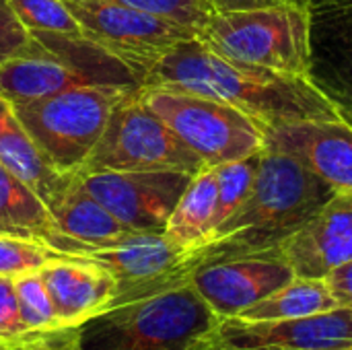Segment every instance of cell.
I'll return each mask as SVG.
<instances>
[{
	"label": "cell",
	"instance_id": "cell-1",
	"mask_svg": "<svg viewBox=\"0 0 352 350\" xmlns=\"http://www.w3.org/2000/svg\"><path fill=\"white\" fill-rule=\"evenodd\" d=\"M142 89H175L229 103L264 130L303 120L344 118L311 76L225 60L196 37L161 56L148 68Z\"/></svg>",
	"mask_w": 352,
	"mask_h": 350
},
{
	"label": "cell",
	"instance_id": "cell-2",
	"mask_svg": "<svg viewBox=\"0 0 352 350\" xmlns=\"http://www.w3.org/2000/svg\"><path fill=\"white\" fill-rule=\"evenodd\" d=\"M334 194V188L295 157L264 146L248 198L198 248L200 260L280 250Z\"/></svg>",
	"mask_w": 352,
	"mask_h": 350
},
{
	"label": "cell",
	"instance_id": "cell-3",
	"mask_svg": "<svg viewBox=\"0 0 352 350\" xmlns=\"http://www.w3.org/2000/svg\"><path fill=\"white\" fill-rule=\"evenodd\" d=\"M76 87L140 91L142 78L128 62L85 35L29 31L27 43L0 62V99L10 105Z\"/></svg>",
	"mask_w": 352,
	"mask_h": 350
},
{
	"label": "cell",
	"instance_id": "cell-4",
	"mask_svg": "<svg viewBox=\"0 0 352 350\" xmlns=\"http://www.w3.org/2000/svg\"><path fill=\"white\" fill-rule=\"evenodd\" d=\"M223 320L192 283L107 307L76 328L80 350H198Z\"/></svg>",
	"mask_w": 352,
	"mask_h": 350
},
{
	"label": "cell",
	"instance_id": "cell-5",
	"mask_svg": "<svg viewBox=\"0 0 352 350\" xmlns=\"http://www.w3.org/2000/svg\"><path fill=\"white\" fill-rule=\"evenodd\" d=\"M217 56L293 76L311 74L309 0L217 12L196 33Z\"/></svg>",
	"mask_w": 352,
	"mask_h": 350
},
{
	"label": "cell",
	"instance_id": "cell-6",
	"mask_svg": "<svg viewBox=\"0 0 352 350\" xmlns=\"http://www.w3.org/2000/svg\"><path fill=\"white\" fill-rule=\"evenodd\" d=\"M124 91L76 87L58 95L12 105V111L47 163L60 173H78L97 146Z\"/></svg>",
	"mask_w": 352,
	"mask_h": 350
},
{
	"label": "cell",
	"instance_id": "cell-7",
	"mask_svg": "<svg viewBox=\"0 0 352 350\" xmlns=\"http://www.w3.org/2000/svg\"><path fill=\"white\" fill-rule=\"evenodd\" d=\"M140 97L204 165L245 159L266 144V130L229 103L175 89H140Z\"/></svg>",
	"mask_w": 352,
	"mask_h": 350
},
{
	"label": "cell",
	"instance_id": "cell-8",
	"mask_svg": "<svg viewBox=\"0 0 352 350\" xmlns=\"http://www.w3.org/2000/svg\"><path fill=\"white\" fill-rule=\"evenodd\" d=\"M202 167V159L144 105L140 91H132L113 107L97 146L78 173L148 169L196 173Z\"/></svg>",
	"mask_w": 352,
	"mask_h": 350
},
{
	"label": "cell",
	"instance_id": "cell-9",
	"mask_svg": "<svg viewBox=\"0 0 352 350\" xmlns=\"http://www.w3.org/2000/svg\"><path fill=\"white\" fill-rule=\"evenodd\" d=\"M80 33L128 62L142 78L148 68L177 43L196 37V31L132 6L105 0H64Z\"/></svg>",
	"mask_w": 352,
	"mask_h": 350
},
{
	"label": "cell",
	"instance_id": "cell-10",
	"mask_svg": "<svg viewBox=\"0 0 352 350\" xmlns=\"http://www.w3.org/2000/svg\"><path fill=\"white\" fill-rule=\"evenodd\" d=\"M85 258L99 262L113 274L116 297L109 307L182 287L202 264L198 250H182L165 233L144 231H134L116 245L91 250Z\"/></svg>",
	"mask_w": 352,
	"mask_h": 350
},
{
	"label": "cell",
	"instance_id": "cell-11",
	"mask_svg": "<svg viewBox=\"0 0 352 350\" xmlns=\"http://www.w3.org/2000/svg\"><path fill=\"white\" fill-rule=\"evenodd\" d=\"M194 173L173 169L91 171L78 182L99 204L132 231L163 233L167 219Z\"/></svg>",
	"mask_w": 352,
	"mask_h": 350
},
{
	"label": "cell",
	"instance_id": "cell-12",
	"mask_svg": "<svg viewBox=\"0 0 352 350\" xmlns=\"http://www.w3.org/2000/svg\"><path fill=\"white\" fill-rule=\"evenodd\" d=\"M295 278L280 250L212 258L192 272V287L221 318L231 320Z\"/></svg>",
	"mask_w": 352,
	"mask_h": 350
},
{
	"label": "cell",
	"instance_id": "cell-13",
	"mask_svg": "<svg viewBox=\"0 0 352 350\" xmlns=\"http://www.w3.org/2000/svg\"><path fill=\"white\" fill-rule=\"evenodd\" d=\"M219 340L227 350H352V309L278 322L223 320Z\"/></svg>",
	"mask_w": 352,
	"mask_h": 350
},
{
	"label": "cell",
	"instance_id": "cell-14",
	"mask_svg": "<svg viewBox=\"0 0 352 350\" xmlns=\"http://www.w3.org/2000/svg\"><path fill=\"white\" fill-rule=\"evenodd\" d=\"M264 146L295 157L336 192H352V124L349 120L280 124L266 130Z\"/></svg>",
	"mask_w": 352,
	"mask_h": 350
},
{
	"label": "cell",
	"instance_id": "cell-15",
	"mask_svg": "<svg viewBox=\"0 0 352 350\" xmlns=\"http://www.w3.org/2000/svg\"><path fill=\"white\" fill-rule=\"evenodd\" d=\"M311 80L352 124V0H309Z\"/></svg>",
	"mask_w": 352,
	"mask_h": 350
},
{
	"label": "cell",
	"instance_id": "cell-16",
	"mask_svg": "<svg viewBox=\"0 0 352 350\" xmlns=\"http://www.w3.org/2000/svg\"><path fill=\"white\" fill-rule=\"evenodd\" d=\"M295 276L324 278L352 260V192H336L322 210L280 245Z\"/></svg>",
	"mask_w": 352,
	"mask_h": 350
},
{
	"label": "cell",
	"instance_id": "cell-17",
	"mask_svg": "<svg viewBox=\"0 0 352 350\" xmlns=\"http://www.w3.org/2000/svg\"><path fill=\"white\" fill-rule=\"evenodd\" d=\"M39 272L60 328H78L89 318L107 309L116 297L113 274L85 256L62 254Z\"/></svg>",
	"mask_w": 352,
	"mask_h": 350
},
{
	"label": "cell",
	"instance_id": "cell-18",
	"mask_svg": "<svg viewBox=\"0 0 352 350\" xmlns=\"http://www.w3.org/2000/svg\"><path fill=\"white\" fill-rule=\"evenodd\" d=\"M47 208L58 229L80 245L78 256H85L91 250L116 245L134 233L82 190L78 173L72 175V179L47 202Z\"/></svg>",
	"mask_w": 352,
	"mask_h": 350
},
{
	"label": "cell",
	"instance_id": "cell-19",
	"mask_svg": "<svg viewBox=\"0 0 352 350\" xmlns=\"http://www.w3.org/2000/svg\"><path fill=\"white\" fill-rule=\"evenodd\" d=\"M0 233L41 241L47 248L66 256L80 254V245L58 229L45 202L27 184L14 177L2 165H0Z\"/></svg>",
	"mask_w": 352,
	"mask_h": 350
},
{
	"label": "cell",
	"instance_id": "cell-20",
	"mask_svg": "<svg viewBox=\"0 0 352 350\" xmlns=\"http://www.w3.org/2000/svg\"><path fill=\"white\" fill-rule=\"evenodd\" d=\"M0 165L27 184L47 206V202L76 173L56 171L41 155L33 138L16 120L12 105L0 99Z\"/></svg>",
	"mask_w": 352,
	"mask_h": 350
},
{
	"label": "cell",
	"instance_id": "cell-21",
	"mask_svg": "<svg viewBox=\"0 0 352 350\" xmlns=\"http://www.w3.org/2000/svg\"><path fill=\"white\" fill-rule=\"evenodd\" d=\"M214 212H217V173L214 167L204 165L196 171L173 206L167 225L165 237L188 252H194L208 243L214 231Z\"/></svg>",
	"mask_w": 352,
	"mask_h": 350
},
{
	"label": "cell",
	"instance_id": "cell-22",
	"mask_svg": "<svg viewBox=\"0 0 352 350\" xmlns=\"http://www.w3.org/2000/svg\"><path fill=\"white\" fill-rule=\"evenodd\" d=\"M338 303L328 291L324 278H305L295 276L291 283L260 299L233 320L241 322H278V320H297L324 311L336 309Z\"/></svg>",
	"mask_w": 352,
	"mask_h": 350
},
{
	"label": "cell",
	"instance_id": "cell-23",
	"mask_svg": "<svg viewBox=\"0 0 352 350\" xmlns=\"http://www.w3.org/2000/svg\"><path fill=\"white\" fill-rule=\"evenodd\" d=\"M262 153V151H260ZM260 153L229 161L214 167L217 173V212H214V229L225 223L248 198L260 163ZM214 233V231H212Z\"/></svg>",
	"mask_w": 352,
	"mask_h": 350
},
{
	"label": "cell",
	"instance_id": "cell-24",
	"mask_svg": "<svg viewBox=\"0 0 352 350\" xmlns=\"http://www.w3.org/2000/svg\"><path fill=\"white\" fill-rule=\"evenodd\" d=\"M12 281H14V293H16L23 328L27 332L60 330L50 293L41 278V272L37 270V272L19 274Z\"/></svg>",
	"mask_w": 352,
	"mask_h": 350
},
{
	"label": "cell",
	"instance_id": "cell-25",
	"mask_svg": "<svg viewBox=\"0 0 352 350\" xmlns=\"http://www.w3.org/2000/svg\"><path fill=\"white\" fill-rule=\"evenodd\" d=\"M6 2L27 31L82 35L76 19L72 17L64 0H6Z\"/></svg>",
	"mask_w": 352,
	"mask_h": 350
},
{
	"label": "cell",
	"instance_id": "cell-26",
	"mask_svg": "<svg viewBox=\"0 0 352 350\" xmlns=\"http://www.w3.org/2000/svg\"><path fill=\"white\" fill-rule=\"evenodd\" d=\"M62 254L41 241L0 233V276H19L37 272Z\"/></svg>",
	"mask_w": 352,
	"mask_h": 350
},
{
	"label": "cell",
	"instance_id": "cell-27",
	"mask_svg": "<svg viewBox=\"0 0 352 350\" xmlns=\"http://www.w3.org/2000/svg\"><path fill=\"white\" fill-rule=\"evenodd\" d=\"M105 2H118L124 6H132L138 10H146L171 21H177L196 33L208 23V19L214 14L206 0H105Z\"/></svg>",
	"mask_w": 352,
	"mask_h": 350
},
{
	"label": "cell",
	"instance_id": "cell-28",
	"mask_svg": "<svg viewBox=\"0 0 352 350\" xmlns=\"http://www.w3.org/2000/svg\"><path fill=\"white\" fill-rule=\"evenodd\" d=\"M27 330L23 328L16 293H14V281L10 276H0V336H21Z\"/></svg>",
	"mask_w": 352,
	"mask_h": 350
},
{
	"label": "cell",
	"instance_id": "cell-29",
	"mask_svg": "<svg viewBox=\"0 0 352 350\" xmlns=\"http://www.w3.org/2000/svg\"><path fill=\"white\" fill-rule=\"evenodd\" d=\"M29 31L14 17L6 0H0V62L16 54L27 43Z\"/></svg>",
	"mask_w": 352,
	"mask_h": 350
},
{
	"label": "cell",
	"instance_id": "cell-30",
	"mask_svg": "<svg viewBox=\"0 0 352 350\" xmlns=\"http://www.w3.org/2000/svg\"><path fill=\"white\" fill-rule=\"evenodd\" d=\"M68 328L50 330V332H25L21 336L4 338L0 336V350H47Z\"/></svg>",
	"mask_w": 352,
	"mask_h": 350
},
{
	"label": "cell",
	"instance_id": "cell-31",
	"mask_svg": "<svg viewBox=\"0 0 352 350\" xmlns=\"http://www.w3.org/2000/svg\"><path fill=\"white\" fill-rule=\"evenodd\" d=\"M324 283L338 307H352V260L342 262L324 276Z\"/></svg>",
	"mask_w": 352,
	"mask_h": 350
},
{
	"label": "cell",
	"instance_id": "cell-32",
	"mask_svg": "<svg viewBox=\"0 0 352 350\" xmlns=\"http://www.w3.org/2000/svg\"><path fill=\"white\" fill-rule=\"evenodd\" d=\"M289 0H206L210 10L217 12H237V10H252V8H262V6H272Z\"/></svg>",
	"mask_w": 352,
	"mask_h": 350
},
{
	"label": "cell",
	"instance_id": "cell-33",
	"mask_svg": "<svg viewBox=\"0 0 352 350\" xmlns=\"http://www.w3.org/2000/svg\"><path fill=\"white\" fill-rule=\"evenodd\" d=\"M47 350H80L76 344V328H68L58 342H54Z\"/></svg>",
	"mask_w": 352,
	"mask_h": 350
},
{
	"label": "cell",
	"instance_id": "cell-34",
	"mask_svg": "<svg viewBox=\"0 0 352 350\" xmlns=\"http://www.w3.org/2000/svg\"><path fill=\"white\" fill-rule=\"evenodd\" d=\"M217 330H219V328H217ZM198 350H225V349H223V344H221V340H219V334L214 332V334H212V336H210V338H208V340H206V342H204V344H202Z\"/></svg>",
	"mask_w": 352,
	"mask_h": 350
},
{
	"label": "cell",
	"instance_id": "cell-35",
	"mask_svg": "<svg viewBox=\"0 0 352 350\" xmlns=\"http://www.w3.org/2000/svg\"><path fill=\"white\" fill-rule=\"evenodd\" d=\"M351 309H352V307H351Z\"/></svg>",
	"mask_w": 352,
	"mask_h": 350
},
{
	"label": "cell",
	"instance_id": "cell-36",
	"mask_svg": "<svg viewBox=\"0 0 352 350\" xmlns=\"http://www.w3.org/2000/svg\"><path fill=\"white\" fill-rule=\"evenodd\" d=\"M225 350H227V349H225Z\"/></svg>",
	"mask_w": 352,
	"mask_h": 350
}]
</instances>
